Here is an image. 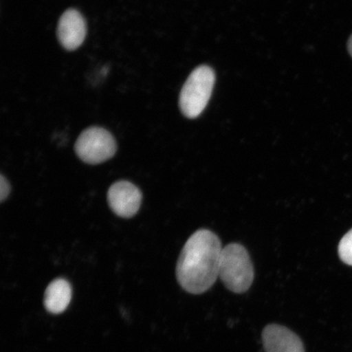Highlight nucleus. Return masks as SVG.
<instances>
[{
    "label": "nucleus",
    "mask_w": 352,
    "mask_h": 352,
    "mask_svg": "<svg viewBox=\"0 0 352 352\" xmlns=\"http://www.w3.org/2000/svg\"><path fill=\"white\" fill-rule=\"evenodd\" d=\"M222 246L219 237L209 230H198L189 237L176 266L178 283L186 292H208L219 274Z\"/></svg>",
    "instance_id": "obj_1"
},
{
    "label": "nucleus",
    "mask_w": 352,
    "mask_h": 352,
    "mask_svg": "<svg viewBox=\"0 0 352 352\" xmlns=\"http://www.w3.org/2000/svg\"><path fill=\"white\" fill-rule=\"evenodd\" d=\"M219 277L230 292H248L253 283L254 272L252 259L243 246L230 244L223 248Z\"/></svg>",
    "instance_id": "obj_2"
},
{
    "label": "nucleus",
    "mask_w": 352,
    "mask_h": 352,
    "mask_svg": "<svg viewBox=\"0 0 352 352\" xmlns=\"http://www.w3.org/2000/svg\"><path fill=\"white\" fill-rule=\"evenodd\" d=\"M215 76L206 65L197 67L189 76L179 96V108L184 116L196 118L204 111L212 94Z\"/></svg>",
    "instance_id": "obj_3"
},
{
    "label": "nucleus",
    "mask_w": 352,
    "mask_h": 352,
    "mask_svg": "<svg viewBox=\"0 0 352 352\" xmlns=\"http://www.w3.org/2000/svg\"><path fill=\"white\" fill-rule=\"evenodd\" d=\"M74 149L82 162L96 165L113 157L117 151V144L116 139L107 130L92 126L78 136Z\"/></svg>",
    "instance_id": "obj_4"
},
{
    "label": "nucleus",
    "mask_w": 352,
    "mask_h": 352,
    "mask_svg": "<svg viewBox=\"0 0 352 352\" xmlns=\"http://www.w3.org/2000/svg\"><path fill=\"white\" fill-rule=\"evenodd\" d=\"M107 199L113 213L122 218H131L139 211L142 193L133 184L122 180L109 188Z\"/></svg>",
    "instance_id": "obj_5"
},
{
    "label": "nucleus",
    "mask_w": 352,
    "mask_h": 352,
    "mask_svg": "<svg viewBox=\"0 0 352 352\" xmlns=\"http://www.w3.org/2000/svg\"><path fill=\"white\" fill-rule=\"evenodd\" d=\"M265 352H305L301 338L283 325L267 324L262 332Z\"/></svg>",
    "instance_id": "obj_6"
},
{
    "label": "nucleus",
    "mask_w": 352,
    "mask_h": 352,
    "mask_svg": "<svg viewBox=\"0 0 352 352\" xmlns=\"http://www.w3.org/2000/svg\"><path fill=\"white\" fill-rule=\"evenodd\" d=\"M87 34L86 21L81 13L76 10H68L60 16L57 37L66 50L74 51L80 47Z\"/></svg>",
    "instance_id": "obj_7"
},
{
    "label": "nucleus",
    "mask_w": 352,
    "mask_h": 352,
    "mask_svg": "<svg viewBox=\"0 0 352 352\" xmlns=\"http://www.w3.org/2000/svg\"><path fill=\"white\" fill-rule=\"evenodd\" d=\"M72 298V285L63 278L56 279L52 280L46 289L44 294V307L50 314H63L67 309Z\"/></svg>",
    "instance_id": "obj_8"
},
{
    "label": "nucleus",
    "mask_w": 352,
    "mask_h": 352,
    "mask_svg": "<svg viewBox=\"0 0 352 352\" xmlns=\"http://www.w3.org/2000/svg\"><path fill=\"white\" fill-rule=\"evenodd\" d=\"M338 254L343 263L352 266V230L342 237L338 245Z\"/></svg>",
    "instance_id": "obj_9"
},
{
    "label": "nucleus",
    "mask_w": 352,
    "mask_h": 352,
    "mask_svg": "<svg viewBox=\"0 0 352 352\" xmlns=\"http://www.w3.org/2000/svg\"><path fill=\"white\" fill-rule=\"evenodd\" d=\"M11 190V187L10 183H8V179L4 177L2 175L0 176V201L2 202L7 199L8 195H10V192Z\"/></svg>",
    "instance_id": "obj_10"
},
{
    "label": "nucleus",
    "mask_w": 352,
    "mask_h": 352,
    "mask_svg": "<svg viewBox=\"0 0 352 352\" xmlns=\"http://www.w3.org/2000/svg\"><path fill=\"white\" fill-rule=\"evenodd\" d=\"M347 50H349V54L352 57V34L349 38V43H347Z\"/></svg>",
    "instance_id": "obj_11"
}]
</instances>
